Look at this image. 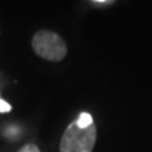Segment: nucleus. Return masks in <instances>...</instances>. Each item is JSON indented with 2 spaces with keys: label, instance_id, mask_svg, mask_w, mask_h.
<instances>
[{
  "label": "nucleus",
  "instance_id": "7",
  "mask_svg": "<svg viewBox=\"0 0 152 152\" xmlns=\"http://www.w3.org/2000/svg\"><path fill=\"white\" fill-rule=\"evenodd\" d=\"M109 0H93V4H110Z\"/></svg>",
  "mask_w": 152,
  "mask_h": 152
},
{
  "label": "nucleus",
  "instance_id": "4",
  "mask_svg": "<svg viewBox=\"0 0 152 152\" xmlns=\"http://www.w3.org/2000/svg\"><path fill=\"white\" fill-rule=\"evenodd\" d=\"M18 152H41L39 151V148L36 146V145H32V143H29V145H26V146H23L20 150H19Z\"/></svg>",
  "mask_w": 152,
  "mask_h": 152
},
{
  "label": "nucleus",
  "instance_id": "1",
  "mask_svg": "<svg viewBox=\"0 0 152 152\" xmlns=\"http://www.w3.org/2000/svg\"><path fill=\"white\" fill-rule=\"evenodd\" d=\"M96 141V128L94 123L81 128L74 122L66 128L60 143V152H91Z\"/></svg>",
  "mask_w": 152,
  "mask_h": 152
},
{
  "label": "nucleus",
  "instance_id": "5",
  "mask_svg": "<svg viewBox=\"0 0 152 152\" xmlns=\"http://www.w3.org/2000/svg\"><path fill=\"white\" fill-rule=\"evenodd\" d=\"M12 110V105L9 103H7L5 100H3L0 98V113H7V112H10Z\"/></svg>",
  "mask_w": 152,
  "mask_h": 152
},
{
  "label": "nucleus",
  "instance_id": "2",
  "mask_svg": "<svg viewBox=\"0 0 152 152\" xmlns=\"http://www.w3.org/2000/svg\"><path fill=\"white\" fill-rule=\"evenodd\" d=\"M32 47L36 53L45 60L58 62L67 53V46L58 34L50 31L37 32L32 39Z\"/></svg>",
  "mask_w": 152,
  "mask_h": 152
},
{
  "label": "nucleus",
  "instance_id": "6",
  "mask_svg": "<svg viewBox=\"0 0 152 152\" xmlns=\"http://www.w3.org/2000/svg\"><path fill=\"white\" fill-rule=\"evenodd\" d=\"M18 133H19V129L15 128V127H12V128H9V129L7 131V134L9 137H13L14 134H18Z\"/></svg>",
  "mask_w": 152,
  "mask_h": 152
},
{
  "label": "nucleus",
  "instance_id": "3",
  "mask_svg": "<svg viewBox=\"0 0 152 152\" xmlns=\"http://www.w3.org/2000/svg\"><path fill=\"white\" fill-rule=\"evenodd\" d=\"M76 123H77L79 127L86 128V127L93 124V118H91V115H90L89 113H81L79 115V119L76 121Z\"/></svg>",
  "mask_w": 152,
  "mask_h": 152
}]
</instances>
